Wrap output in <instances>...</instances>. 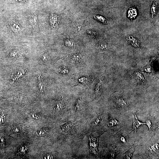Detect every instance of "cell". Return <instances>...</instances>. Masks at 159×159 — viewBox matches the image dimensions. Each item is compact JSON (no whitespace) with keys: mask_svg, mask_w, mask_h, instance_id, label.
Instances as JSON below:
<instances>
[{"mask_svg":"<svg viewBox=\"0 0 159 159\" xmlns=\"http://www.w3.org/2000/svg\"><path fill=\"white\" fill-rule=\"evenodd\" d=\"M132 118H133V125H132V130H136L141 125L146 124V123H143L139 121L136 115L132 116Z\"/></svg>","mask_w":159,"mask_h":159,"instance_id":"cell-6","label":"cell"},{"mask_svg":"<svg viewBox=\"0 0 159 159\" xmlns=\"http://www.w3.org/2000/svg\"><path fill=\"white\" fill-rule=\"evenodd\" d=\"M28 148L27 146H25L20 147L18 150V153L20 154H24L28 151Z\"/></svg>","mask_w":159,"mask_h":159,"instance_id":"cell-16","label":"cell"},{"mask_svg":"<svg viewBox=\"0 0 159 159\" xmlns=\"http://www.w3.org/2000/svg\"><path fill=\"white\" fill-rule=\"evenodd\" d=\"M32 117L34 118L35 119H38L39 118V115L36 114V113H34L32 114L31 115Z\"/></svg>","mask_w":159,"mask_h":159,"instance_id":"cell-25","label":"cell"},{"mask_svg":"<svg viewBox=\"0 0 159 159\" xmlns=\"http://www.w3.org/2000/svg\"><path fill=\"white\" fill-rule=\"evenodd\" d=\"M59 70L60 71L62 72H65V73H66V72H68V70H67L66 69H60Z\"/></svg>","mask_w":159,"mask_h":159,"instance_id":"cell-28","label":"cell"},{"mask_svg":"<svg viewBox=\"0 0 159 159\" xmlns=\"http://www.w3.org/2000/svg\"><path fill=\"white\" fill-rule=\"evenodd\" d=\"M10 26L12 30L14 32H18L21 29L20 25L15 20H13L12 21L11 23Z\"/></svg>","mask_w":159,"mask_h":159,"instance_id":"cell-8","label":"cell"},{"mask_svg":"<svg viewBox=\"0 0 159 159\" xmlns=\"http://www.w3.org/2000/svg\"><path fill=\"white\" fill-rule=\"evenodd\" d=\"M38 80L39 88L41 93H43L44 91L43 90V80H42V77L40 74L38 75Z\"/></svg>","mask_w":159,"mask_h":159,"instance_id":"cell-12","label":"cell"},{"mask_svg":"<svg viewBox=\"0 0 159 159\" xmlns=\"http://www.w3.org/2000/svg\"><path fill=\"white\" fill-rule=\"evenodd\" d=\"M94 18L97 20L100 21L104 24L107 23V20L104 17L99 15H97L94 17Z\"/></svg>","mask_w":159,"mask_h":159,"instance_id":"cell-15","label":"cell"},{"mask_svg":"<svg viewBox=\"0 0 159 159\" xmlns=\"http://www.w3.org/2000/svg\"><path fill=\"white\" fill-rule=\"evenodd\" d=\"M158 3L156 1H154L152 5L150 14L152 18H153L156 16L158 12Z\"/></svg>","mask_w":159,"mask_h":159,"instance_id":"cell-5","label":"cell"},{"mask_svg":"<svg viewBox=\"0 0 159 159\" xmlns=\"http://www.w3.org/2000/svg\"><path fill=\"white\" fill-rule=\"evenodd\" d=\"M48 129L47 128H44L39 130L36 132V134L40 136H43L46 135L48 132Z\"/></svg>","mask_w":159,"mask_h":159,"instance_id":"cell-13","label":"cell"},{"mask_svg":"<svg viewBox=\"0 0 159 159\" xmlns=\"http://www.w3.org/2000/svg\"><path fill=\"white\" fill-rule=\"evenodd\" d=\"M30 22L34 29L37 31L38 30V20L36 14H33L29 18Z\"/></svg>","mask_w":159,"mask_h":159,"instance_id":"cell-4","label":"cell"},{"mask_svg":"<svg viewBox=\"0 0 159 159\" xmlns=\"http://www.w3.org/2000/svg\"><path fill=\"white\" fill-rule=\"evenodd\" d=\"M89 139L90 151L94 154L96 155L98 152V139L92 135L90 136Z\"/></svg>","mask_w":159,"mask_h":159,"instance_id":"cell-1","label":"cell"},{"mask_svg":"<svg viewBox=\"0 0 159 159\" xmlns=\"http://www.w3.org/2000/svg\"><path fill=\"white\" fill-rule=\"evenodd\" d=\"M137 10L135 8H131L128 12V17L130 19H132L135 18L137 15Z\"/></svg>","mask_w":159,"mask_h":159,"instance_id":"cell-9","label":"cell"},{"mask_svg":"<svg viewBox=\"0 0 159 159\" xmlns=\"http://www.w3.org/2000/svg\"><path fill=\"white\" fill-rule=\"evenodd\" d=\"M24 70L19 71L18 72L16 75H15L13 76V77H12L13 81L14 82V81L17 80V79H18L20 78L21 77H22L24 73Z\"/></svg>","mask_w":159,"mask_h":159,"instance_id":"cell-14","label":"cell"},{"mask_svg":"<svg viewBox=\"0 0 159 159\" xmlns=\"http://www.w3.org/2000/svg\"><path fill=\"white\" fill-rule=\"evenodd\" d=\"M54 158V157L52 155L47 154L44 155L43 158L44 159H53Z\"/></svg>","mask_w":159,"mask_h":159,"instance_id":"cell-23","label":"cell"},{"mask_svg":"<svg viewBox=\"0 0 159 159\" xmlns=\"http://www.w3.org/2000/svg\"><path fill=\"white\" fill-rule=\"evenodd\" d=\"M116 102L117 103L122 107H125L126 105V102L122 98H117L116 99Z\"/></svg>","mask_w":159,"mask_h":159,"instance_id":"cell-17","label":"cell"},{"mask_svg":"<svg viewBox=\"0 0 159 159\" xmlns=\"http://www.w3.org/2000/svg\"><path fill=\"white\" fill-rule=\"evenodd\" d=\"M121 141L124 143H125L126 142V141L125 140V139L123 137H122L121 138Z\"/></svg>","mask_w":159,"mask_h":159,"instance_id":"cell-29","label":"cell"},{"mask_svg":"<svg viewBox=\"0 0 159 159\" xmlns=\"http://www.w3.org/2000/svg\"><path fill=\"white\" fill-rule=\"evenodd\" d=\"M72 125L70 122L65 123L61 126V128L63 131L67 132L71 129Z\"/></svg>","mask_w":159,"mask_h":159,"instance_id":"cell-11","label":"cell"},{"mask_svg":"<svg viewBox=\"0 0 159 159\" xmlns=\"http://www.w3.org/2000/svg\"><path fill=\"white\" fill-rule=\"evenodd\" d=\"M118 122L115 119H111L110 121L108 126L109 127H112L118 124Z\"/></svg>","mask_w":159,"mask_h":159,"instance_id":"cell-18","label":"cell"},{"mask_svg":"<svg viewBox=\"0 0 159 159\" xmlns=\"http://www.w3.org/2000/svg\"><path fill=\"white\" fill-rule=\"evenodd\" d=\"M125 38L127 41L133 46L136 47H139L140 43L137 38L131 35L127 36Z\"/></svg>","mask_w":159,"mask_h":159,"instance_id":"cell-3","label":"cell"},{"mask_svg":"<svg viewBox=\"0 0 159 159\" xmlns=\"http://www.w3.org/2000/svg\"><path fill=\"white\" fill-rule=\"evenodd\" d=\"M136 76L137 77V78L139 79V80L142 81L144 80V79L142 74H141L139 72H137L136 73Z\"/></svg>","mask_w":159,"mask_h":159,"instance_id":"cell-22","label":"cell"},{"mask_svg":"<svg viewBox=\"0 0 159 159\" xmlns=\"http://www.w3.org/2000/svg\"><path fill=\"white\" fill-rule=\"evenodd\" d=\"M58 22V17L55 14H51L49 17V22L50 25L55 28L57 25Z\"/></svg>","mask_w":159,"mask_h":159,"instance_id":"cell-7","label":"cell"},{"mask_svg":"<svg viewBox=\"0 0 159 159\" xmlns=\"http://www.w3.org/2000/svg\"><path fill=\"white\" fill-rule=\"evenodd\" d=\"M101 86V84L100 83H99L97 84L96 87L95 88V92L98 93L99 91L100 88V87Z\"/></svg>","mask_w":159,"mask_h":159,"instance_id":"cell-24","label":"cell"},{"mask_svg":"<svg viewBox=\"0 0 159 159\" xmlns=\"http://www.w3.org/2000/svg\"><path fill=\"white\" fill-rule=\"evenodd\" d=\"M80 103L81 100H80L79 99L77 102L76 103L75 105V109L76 111H78L80 109L81 107Z\"/></svg>","mask_w":159,"mask_h":159,"instance_id":"cell-21","label":"cell"},{"mask_svg":"<svg viewBox=\"0 0 159 159\" xmlns=\"http://www.w3.org/2000/svg\"><path fill=\"white\" fill-rule=\"evenodd\" d=\"M135 145L132 146L130 149H129L124 154V156L126 159H131L132 158V155H133L134 150L135 149Z\"/></svg>","mask_w":159,"mask_h":159,"instance_id":"cell-10","label":"cell"},{"mask_svg":"<svg viewBox=\"0 0 159 159\" xmlns=\"http://www.w3.org/2000/svg\"><path fill=\"white\" fill-rule=\"evenodd\" d=\"M65 106V100L62 96H60L58 102L54 108V109L57 112L63 110Z\"/></svg>","mask_w":159,"mask_h":159,"instance_id":"cell-2","label":"cell"},{"mask_svg":"<svg viewBox=\"0 0 159 159\" xmlns=\"http://www.w3.org/2000/svg\"><path fill=\"white\" fill-rule=\"evenodd\" d=\"M12 130L14 133L18 134L21 132V129L20 127L17 125H15L12 128Z\"/></svg>","mask_w":159,"mask_h":159,"instance_id":"cell-19","label":"cell"},{"mask_svg":"<svg viewBox=\"0 0 159 159\" xmlns=\"http://www.w3.org/2000/svg\"><path fill=\"white\" fill-rule=\"evenodd\" d=\"M146 124L148 126L149 128V130H150L152 126V123L151 121L150 120H148L146 122Z\"/></svg>","mask_w":159,"mask_h":159,"instance_id":"cell-26","label":"cell"},{"mask_svg":"<svg viewBox=\"0 0 159 159\" xmlns=\"http://www.w3.org/2000/svg\"><path fill=\"white\" fill-rule=\"evenodd\" d=\"M159 146L158 144H155L151 146L150 150L151 152H156L157 150H158Z\"/></svg>","mask_w":159,"mask_h":159,"instance_id":"cell-20","label":"cell"},{"mask_svg":"<svg viewBox=\"0 0 159 159\" xmlns=\"http://www.w3.org/2000/svg\"><path fill=\"white\" fill-rule=\"evenodd\" d=\"M101 120V118L100 117L97 118L96 121H95V125H97L98 124V123H99Z\"/></svg>","mask_w":159,"mask_h":159,"instance_id":"cell-27","label":"cell"}]
</instances>
